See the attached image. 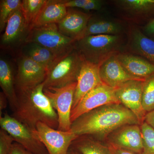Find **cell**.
Returning a JSON list of instances; mask_svg holds the SVG:
<instances>
[{
	"instance_id": "18",
	"label": "cell",
	"mask_w": 154,
	"mask_h": 154,
	"mask_svg": "<svg viewBox=\"0 0 154 154\" xmlns=\"http://www.w3.org/2000/svg\"><path fill=\"white\" fill-rule=\"evenodd\" d=\"M92 14L73 8H68L67 13L57 24L60 32L75 41L81 39Z\"/></svg>"
},
{
	"instance_id": "22",
	"label": "cell",
	"mask_w": 154,
	"mask_h": 154,
	"mask_svg": "<svg viewBox=\"0 0 154 154\" xmlns=\"http://www.w3.org/2000/svg\"><path fill=\"white\" fill-rule=\"evenodd\" d=\"M0 86L14 111L18 103L15 78L11 64L2 58L0 60Z\"/></svg>"
},
{
	"instance_id": "4",
	"label": "cell",
	"mask_w": 154,
	"mask_h": 154,
	"mask_svg": "<svg viewBox=\"0 0 154 154\" xmlns=\"http://www.w3.org/2000/svg\"><path fill=\"white\" fill-rule=\"evenodd\" d=\"M84 61L75 48L57 58L48 71L44 88H61L77 82Z\"/></svg>"
},
{
	"instance_id": "32",
	"label": "cell",
	"mask_w": 154,
	"mask_h": 154,
	"mask_svg": "<svg viewBox=\"0 0 154 154\" xmlns=\"http://www.w3.org/2000/svg\"><path fill=\"white\" fill-rule=\"evenodd\" d=\"M140 28L146 35L154 38V19L147 22Z\"/></svg>"
},
{
	"instance_id": "10",
	"label": "cell",
	"mask_w": 154,
	"mask_h": 154,
	"mask_svg": "<svg viewBox=\"0 0 154 154\" xmlns=\"http://www.w3.org/2000/svg\"><path fill=\"white\" fill-rule=\"evenodd\" d=\"M48 70L41 65L22 55L18 63V70L15 78L17 93L26 91L44 83Z\"/></svg>"
},
{
	"instance_id": "21",
	"label": "cell",
	"mask_w": 154,
	"mask_h": 154,
	"mask_svg": "<svg viewBox=\"0 0 154 154\" xmlns=\"http://www.w3.org/2000/svg\"><path fill=\"white\" fill-rule=\"evenodd\" d=\"M67 11L63 0H46L31 29L34 27L57 24L66 15Z\"/></svg>"
},
{
	"instance_id": "26",
	"label": "cell",
	"mask_w": 154,
	"mask_h": 154,
	"mask_svg": "<svg viewBox=\"0 0 154 154\" xmlns=\"http://www.w3.org/2000/svg\"><path fill=\"white\" fill-rule=\"evenodd\" d=\"M20 0H1L0 1V31L5 29L7 23L12 15L21 8Z\"/></svg>"
},
{
	"instance_id": "15",
	"label": "cell",
	"mask_w": 154,
	"mask_h": 154,
	"mask_svg": "<svg viewBox=\"0 0 154 154\" xmlns=\"http://www.w3.org/2000/svg\"><path fill=\"white\" fill-rule=\"evenodd\" d=\"M125 51L140 56L154 63V38L147 36L137 25L128 24Z\"/></svg>"
},
{
	"instance_id": "17",
	"label": "cell",
	"mask_w": 154,
	"mask_h": 154,
	"mask_svg": "<svg viewBox=\"0 0 154 154\" xmlns=\"http://www.w3.org/2000/svg\"><path fill=\"white\" fill-rule=\"evenodd\" d=\"M103 84L99 74V66L84 59L77 81L72 108L90 91Z\"/></svg>"
},
{
	"instance_id": "7",
	"label": "cell",
	"mask_w": 154,
	"mask_h": 154,
	"mask_svg": "<svg viewBox=\"0 0 154 154\" xmlns=\"http://www.w3.org/2000/svg\"><path fill=\"white\" fill-rule=\"evenodd\" d=\"M76 85V82L61 88H44V94L57 114L58 130L64 131L70 130L71 114Z\"/></svg>"
},
{
	"instance_id": "1",
	"label": "cell",
	"mask_w": 154,
	"mask_h": 154,
	"mask_svg": "<svg viewBox=\"0 0 154 154\" xmlns=\"http://www.w3.org/2000/svg\"><path fill=\"white\" fill-rule=\"evenodd\" d=\"M140 125L135 115L121 104H108L85 113L72 123L70 131L78 136H91L98 140L126 125Z\"/></svg>"
},
{
	"instance_id": "20",
	"label": "cell",
	"mask_w": 154,
	"mask_h": 154,
	"mask_svg": "<svg viewBox=\"0 0 154 154\" xmlns=\"http://www.w3.org/2000/svg\"><path fill=\"white\" fill-rule=\"evenodd\" d=\"M116 56L125 70L136 78L145 80L154 74V63L140 56L124 51Z\"/></svg>"
},
{
	"instance_id": "8",
	"label": "cell",
	"mask_w": 154,
	"mask_h": 154,
	"mask_svg": "<svg viewBox=\"0 0 154 154\" xmlns=\"http://www.w3.org/2000/svg\"><path fill=\"white\" fill-rule=\"evenodd\" d=\"M121 104L115 94V89L102 84L88 93L72 109L71 120L72 123L85 113L104 105Z\"/></svg>"
},
{
	"instance_id": "24",
	"label": "cell",
	"mask_w": 154,
	"mask_h": 154,
	"mask_svg": "<svg viewBox=\"0 0 154 154\" xmlns=\"http://www.w3.org/2000/svg\"><path fill=\"white\" fill-rule=\"evenodd\" d=\"M91 137H89L88 135L78 137L73 142L70 148L80 154H113L108 145L105 146Z\"/></svg>"
},
{
	"instance_id": "19",
	"label": "cell",
	"mask_w": 154,
	"mask_h": 154,
	"mask_svg": "<svg viewBox=\"0 0 154 154\" xmlns=\"http://www.w3.org/2000/svg\"><path fill=\"white\" fill-rule=\"evenodd\" d=\"M128 26L122 20L92 16L81 39L93 35H124L127 32Z\"/></svg>"
},
{
	"instance_id": "9",
	"label": "cell",
	"mask_w": 154,
	"mask_h": 154,
	"mask_svg": "<svg viewBox=\"0 0 154 154\" xmlns=\"http://www.w3.org/2000/svg\"><path fill=\"white\" fill-rule=\"evenodd\" d=\"M36 131L49 154H67L73 142L79 137L71 131L54 129L42 122L37 124Z\"/></svg>"
},
{
	"instance_id": "12",
	"label": "cell",
	"mask_w": 154,
	"mask_h": 154,
	"mask_svg": "<svg viewBox=\"0 0 154 154\" xmlns=\"http://www.w3.org/2000/svg\"><path fill=\"white\" fill-rule=\"evenodd\" d=\"M145 80H131L115 89L116 95L119 101L134 113L140 125L145 122L146 114L142 106L143 88Z\"/></svg>"
},
{
	"instance_id": "30",
	"label": "cell",
	"mask_w": 154,
	"mask_h": 154,
	"mask_svg": "<svg viewBox=\"0 0 154 154\" xmlns=\"http://www.w3.org/2000/svg\"><path fill=\"white\" fill-rule=\"evenodd\" d=\"M105 3L102 0H89L82 9L85 11H101L105 6Z\"/></svg>"
},
{
	"instance_id": "13",
	"label": "cell",
	"mask_w": 154,
	"mask_h": 154,
	"mask_svg": "<svg viewBox=\"0 0 154 154\" xmlns=\"http://www.w3.org/2000/svg\"><path fill=\"white\" fill-rule=\"evenodd\" d=\"M108 143L117 147L141 154L143 139L140 125H126L112 132L108 137Z\"/></svg>"
},
{
	"instance_id": "3",
	"label": "cell",
	"mask_w": 154,
	"mask_h": 154,
	"mask_svg": "<svg viewBox=\"0 0 154 154\" xmlns=\"http://www.w3.org/2000/svg\"><path fill=\"white\" fill-rule=\"evenodd\" d=\"M126 43L123 35H93L76 41L75 48L85 60L99 66L111 57L125 51Z\"/></svg>"
},
{
	"instance_id": "14",
	"label": "cell",
	"mask_w": 154,
	"mask_h": 154,
	"mask_svg": "<svg viewBox=\"0 0 154 154\" xmlns=\"http://www.w3.org/2000/svg\"><path fill=\"white\" fill-rule=\"evenodd\" d=\"M30 31V28L20 8L12 15L7 23L1 37V46L9 48L25 44Z\"/></svg>"
},
{
	"instance_id": "33",
	"label": "cell",
	"mask_w": 154,
	"mask_h": 154,
	"mask_svg": "<svg viewBox=\"0 0 154 154\" xmlns=\"http://www.w3.org/2000/svg\"><path fill=\"white\" fill-rule=\"evenodd\" d=\"M8 154H33L25 149L21 145L14 142Z\"/></svg>"
},
{
	"instance_id": "28",
	"label": "cell",
	"mask_w": 154,
	"mask_h": 154,
	"mask_svg": "<svg viewBox=\"0 0 154 154\" xmlns=\"http://www.w3.org/2000/svg\"><path fill=\"white\" fill-rule=\"evenodd\" d=\"M143 139L141 154H154V129L145 122L140 125Z\"/></svg>"
},
{
	"instance_id": "34",
	"label": "cell",
	"mask_w": 154,
	"mask_h": 154,
	"mask_svg": "<svg viewBox=\"0 0 154 154\" xmlns=\"http://www.w3.org/2000/svg\"><path fill=\"white\" fill-rule=\"evenodd\" d=\"M107 145L109 146L113 154H141L123 149L117 147L110 144L108 143Z\"/></svg>"
},
{
	"instance_id": "37",
	"label": "cell",
	"mask_w": 154,
	"mask_h": 154,
	"mask_svg": "<svg viewBox=\"0 0 154 154\" xmlns=\"http://www.w3.org/2000/svg\"><path fill=\"white\" fill-rule=\"evenodd\" d=\"M67 154H79L78 152L74 150L71 148H70L69 149V150Z\"/></svg>"
},
{
	"instance_id": "36",
	"label": "cell",
	"mask_w": 154,
	"mask_h": 154,
	"mask_svg": "<svg viewBox=\"0 0 154 154\" xmlns=\"http://www.w3.org/2000/svg\"><path fill=\"white\" fill-rule=\"evenodd\" d=\"M8 99L3 92L0 94V116H2V111L5 109L7 105Z\"/></svg>"
},
{
	"instance_id": "35",
	"label": "cell",
	"mask_w": 154,
	"mask_h": 154,
	"mask_svg": "<svg viewBox=\"0 0 154 154\" xmlns=\"http://www.w3.org/2000/svg\"><path fill=\"white\" fill-rule=\"evenodd\" d=\"M145 122L154 129V110L146 113Z\"/></svg>"
},
{
	"instance_id": "31",
	"label": "cell",
	"mask_w": 154,
	"mask_h": 154,
	"mask_svg": "<svg viewBox=\"0 0 154 154\" xmlns=\"http://www.w3.org/2000/svg\"><path fill=\"white\" fill-rule=\"evenodd\" d=\"M89 0H63L65 5L67 8H79L82 9Z\"/></svg>"
},
{
	"instance_id": "27",
	"label": "cell",
	"mask_w": 154,
	"mask_h": 154,
	"mask_svg": "<svg viewBox=\"0 0 154 154\" xmlns=\"http://www.w3.org/2000/svg\"><path fill=\"white\" fill-rule=\"evenodd\" d=\"M142 106L146 113L154 110V74L144 81Z\"/></svg>"
},
{
	"instance_id": "11",
	"label": "cell",
	"mask_w": 154,
	"mask_h": 154,
	"mask_svg": "<svg viewBox=\"0 0 154 154\" xmlns=\"http://www.w3.org/2000/svg\"><path fill=\"white\" fill-rule=\"evenodd\" d=\"M112 2L129 24H146L154 19V0H115Z\"/></svg>"
},
{
	"instance_id": "23",
	"label": "cell",
	"mask_w": 154,
	"mask_h": 154,
	"mask_svg": "<svg viewBox=\"0 0 154 154\" xmlns=\"http://www.w3.org/2000/svg\"><path fill=\"white\" fill-rule=\"evenodd\" d=\"M23 46L22 55L41 65L48 71L57 58L49 50L37 43H25Z\"/></svg>"
},
{
	"instance_id": "5",
	"label": "cell",
	"mask_w": 154,
	"mask_h": 154,
	"mask_svg": "<svg viewBox=\"0 0 154 154\" xmlns=\"http://www.w3.org/2000/svg\"><path fill=\"white\" fill-rule=\"evenodd\" d=\"M75 42L60 33L57 24H51L32 28L25 43L40 45L50 51L57 58L74 49Z\"/></svg>"
},
{
	"instance_id": "29",
	"label": "cell",
	"mask_w": 154,
	"mask_h": 154,
	"mask_svg": "<svg viewBox=\"0 0 154 154\" xmlns=\"http://www.w3.org/2000/svg\"><path fill=\"white\" fill-rule=\"evenodd\" d=\"M14 142L13 138L4 130H0V154H8Z\"/></svg>"
},
{
	"instance_id": "25",
	"label": "cell",
	"mask_w": 154,
	"mask_h": 154,
	"mask_svg": "<svg viewBox=\"0 0 154 154\" xmlns=\"http://www.w3.org/2000/svg\"><path fill=\"white\" fill-rule=\"evenodd\" d=\"M46 0H23L21 8L30 30Z\"/></svg>"
},
{
	"instance_id": "6",
	"label": "cell",
	"mask_w": 154,
	"mask_h": 154,
	"mask_svg": "<svg viewBox=\"0 0 154 154\" xmlns=\"http://www.w3.org/2000/svg\"><path fill=\"white\" fill-rule=\"evenodd\" d=\"M1 129L8 132L14 142L33 154H49L39 139L36 129L30 128L8 113L0 117Z\"/></svg>"
},
{
	"instance_id": "2",
	"label": "cell",
	"mask_w": 154,
	"mask_h": 154,
	"mask_svg": "<svg viewBox=\"0 0 154 154\" xmlns=\"http://www.w3.org/2000/svg\"><path fill=\"white\" fill-rule=\"evenodd\" d=\"M44 88L42 83L35 88L18 92V103L12 116L32 129H36L38 122H42L57 129V114L44 94Z\"/></svg>"
},
{
	"instance_id": "16",
	"label": "cell",
	"mask_w": 154,
	"mask_h": 154,
	"mask_svg": "<svg viewBox=\"0 0 154 154\" xmlns=\"http://www.w3.org/2000/svg\"><path fill=\"white\" fill-rule=\"evenodd\" d=\"M117 54L111 57L99 66V76L103 84L115 89L131 80L144 81L128 73L120 63Z\"/></svg>"
}]
</instances>
